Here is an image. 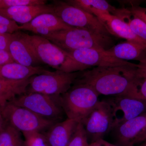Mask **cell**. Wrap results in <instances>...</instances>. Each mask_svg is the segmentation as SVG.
Returning <instances> with one entry per match:
<instances>
[{"mask_svg":"<svg viewBox=\"0 0 146 146\" xmlns=\"http://www.w3.org/2000/svg\"><path fill=\"white\" fill-rule=\"evenodd\" d=\"M135 66L95 67L79 72L74 83L88 85L99 95H127L136 98Z\"/></svg>","mask_w":146,"mask_h":146,"instance_id":"cell-1","label":"cell"},{"mask_svg":"<svg viewBox=\"0 0 146 146\" xmlns=\"http://www.w3.org/2000/svg\"><path fill=\"white\" fill-rule=\"evenodd\" d=\"M41 36L67 52L90 48L107 50L115 45L112 36L79 28L56 31Z\"/></svg>","mask_w":146,"mask_h":146,"instance_id":"cell-2","label":"cell"},{"mask_svg":"<svg viewBox=\"0 0 146 146\" xmlns=\"http://www.w3.org/2000/svg\"><path fill=\"white\" fill-rule=\"evenodd\" d=\"M99 96L86 84L74 83L60 96V103L68 118L82 123L99 101Z\"/></svg>","mask_w":146,"mask_h":146,"instance_id":"cell-3","label":"cell"},{"mask_svg":"<svg viewBox=\"0 0 146 146\" xmlns=\"http://www.w3.org/2000/svg\"><path fill=\"white\" fill-rule=\"evenodd\" d=\"M30 38L41 62L56 70L72 73L92 68L78 63L67 52L43 36L33 35Z\"/></svg>","mask_w":146,"mask_h":146,"instance_id":"cell-4","label":"cell"},{"mask_svg":"<svg viewBox=\"0 0 146 146\" xmlns=\"http://www.w3.org/2000/svg\"><path fill=\"white\" fill-rule=\"evenodd\" d=\"M79 72L67 73L46 70L29 79L26 93H36L53 96H60L67 92L73 85Z\"/></svg>","mask_w":146,"mask_h":146,"instance_id":"cell-5","label":"cell"},{"mask_svg":"<svg viewBox=\"0 0 146 146\" xmlns=\"http://www.w3.org/2000/svg\"><path fill=\"white\" fill-rule=\"evenodd\" d=\"M0 108L6 123L22 133L31 131L43 133L56 123L41 117L10 101L0 106Z\"/></svg>","mask_w":146,"mask_h":146,"instance_id":"cell-6","label":"cell"},{"mask_svg":"<svg viewBox=\"0 0 146 146\" xmlns=\"http://www.w3.org/2000/svg\"><path fill=\"white\" fill-rule=\"evenodd\" d=\"M60 96H53L36 93H26L13 98L10 101L25 108L47 120L59 122L63 110Z\"/></svg>","mask_w":146,"mask_h":146,"instance_id":"cell-7","label":"cell"},{"mask_svg":"<svg viewBox=\"0 0 146 146\" xmlns=\"http://www.w3.org/2000/svg\"><path fill=\"white\" fill-rule=\"evenodd\" d=\"M52 5L53 14L68 25L112 36L99 19L93 14L71 5L65 1H53Z\"/></svg>","mask_w":146,"mask_h":146,"instance_id":"cell-8","label":"cell"},{"mask_svg":"<svg viewBox=\"0 0 146 146\" xmlns=\"http://www.w3.org/2000/svg\"><path fill=\"white\" fill-rule=\"evenodd\" d=\"M82 123L90 143L103 139L112 130L114 123L112 109L108 101H99Z\"/></svg>","mask_w":146,"mask_h":146,"instance_id":"cell-9","label":"cell"},{"mask_svg":"<svg viewBox=\"0 0 146 146\" xmlns=\"http://www.w3.org/2000/svg\"><path fill=\"white\" fill-rule=\"evenodd\" d=\"M113 115V129L146 112V100L127 95L115 96L107 100Z\"/></svg>","mask_w":146,"mask_h":146,"instance_id":"cell-10","label":"cell"},{"mask_svg":"<svg viewBox=\"0 0 146 146\" xmlns=\"http://www.w3.org/2000/svg\"><path fill=\"white\" fill-rule=\"evenodd\" d=\"M8 52L14 62L27 67H36L42 63L30 35L21 31L11 34Z\"/></svg>","mask_w":146,"mask_h":146,"instance_id":"cell-11","label":"cell"},{"mask_svg":"<svg viewBox=\"0 0 146 146\" xmlns=\"http://www.w3.org/2000/svg\"><path fill=\"white\" fill-rule=\"evenodd\" d=\"M78 62L88 67H115L135 66L136 64L119 59L108 54L106 50L90 48L68 52Z\"/></svg>","mask_w":146,"mask_h":146,"instance_id":"cell-12","label":"cell"},{"mask_svg":"<svg viewBox=\"0 0 146 146\" xmlns=\"http://www.w3.org/2000/svg\"><path fill=\"white\" fill-rule=\"evenodd\" d=\"M90 13L97 17L112 36L126 39L146 48V40L135 34L127 24L108 12L93 9Z\"/></svg>","mask_w":146,"mask_h":146,"instance_id":"cell-13","label":"cell"},{"mask_svg":"<svg viewBox=\"0 0 146 146\" xmlns=\"http://www.w3.org/2000/svg\"><path fill=\"white\" fill-rule=\"evenodd\" d=\"M74 27L65 23L59 17L51 13H44L32 21L20 26V31L31 32L36 35L44 36L50 33Z\"/></svg>","mask_w":146,"mask_h":146,"instance_id":"cell-14","label":"cell"},{"mask_svg":"<svg viewBox=\"0 0 146 146\" xmlns=\"http://www.w3.org/2000/svg\"><path fill=\"white\" fill-rule=\"evenodd\" d=\"M146 127V112L114 128L119 146H134V142Z\"/></svg>","mask_w":146,"mask_h":146,"instance_id":"cell-15","label":"cell"},{"mask_svg":"<svg viewBox=\"0 0 146 146\" xmlns=\"http://www.w3.org/2000/svg\"><path fill=\"white\" fill-rule=\"evenodd\" d=\"M79 123L67 118L54 124L43 132L49 146H68Z\"/></svg>","mask_w":146,"mask_h":146,"instance_id":"cell-16","label":"cell"},{"mask_svg":"<svg viewBox=\"0 0 146 146\" xmlns=\"http://www.w3.org/2000/svg\"><path fill=\"white\" fill-rule=\"evenodd\" d=\"M53 13L52 4L22 6L0 9V15L16 23L27 24L44 13Z\"/></svg>","mask_w":146,"mask_h":146,"instance_id":"cell-17","label":"cell"},{"mask_svg":"<svg viewBox=\"0 0 146 146\" xmlns=\"http://www.w3.org/2000/svg\"><path fill=\"white\" fill-rule=\"evenodd\" d=\"M46 70L40 66L27 67L16 62L0 65V79L20 80L29 78Z\"/></svg>","mask_w":146,"mask_h":146,"instance_id":"cell-18","label":"cell"},{"mask_svg":"<svg viewBox=\"0 0 146 146\" xmlns=\"http://www.w3.org/2000/svg\"><path fill=\"white\" fill-rule=\"evenodd\" d=\"M146 50V48L141 45L127 41L114 45L106 51L110 55L127 61L138 60Z\"/></svg>","mask_w":146,"mask_h":146,"instance_id":"cell-19","label":"cell"},{"mask_svg":"<svg viewBox=\"0 0 146 146\" xmlns=\"http://www.w3.org/2000/svg\"><path fill=\"white\" fill-rule=\"evenodd\" d=\"M112 15L127 24L135 34L146 40V24L133 15L127 8H116Z\"/></svg>","mask_w":146,"mask_h":146,"instance_id":"cell-20","label":"cell"},{"mask_svg":"<svg viewBox=\"0 0 146 146\" xmlns=\"http://www.w3.org/2000/svg\"><path fill=\"white\" fill-rule=\"evenodd\" d=\"M65 1L89 13L91 10L96 9L112 14L116 8L104 0H69Z\"/></svg>","mask_w":146,"mask_h":146,"instance_id":"cell-21","label":"cell"},{"mask_svg":"<svg viewBox=\"0 0 146 146\" xmlns=\"http://www.w3.org/2000/svg\"><path fill=\"white\" fill-rule=\"evenodd\" d=\"M29 79L16 80L0 79V96H10L14 98L26 93Z\"/></svg>","mask_w":146,"mask_h":146,"instance_id":"cell-22","label":"cell"},{"mask_svg":"<svg viewBox=\"0 0 146 146\" xmlns=\"http://www.w3.org/2000/svg\"><path fill=\"white\" fill-rule=\"evenodd\" d=\"M0 146H25L21 132L7 123L0 131Z\"/></svg>","mask_w":146,"mask_h":146,"instance_id":"cell-23","label":"cell"},{"mask_svg":"<svg viewBox=\"0 0 146 146\" xmlns=\"http://www.w3.org/2000/svg\"><path fill=\"white\" fill-rule=\"evenodd\" d=\"M23 133L25 146H49L42 132L31 131Z\"/></svg>","mask_w":146,"mask_h":146,"instance_id":"cell-24","label":"cell"},{"mask_svg":"<svg viewBox=\"0 0 146 146\" xmlns=\"http://www.w3.org/2000/svg\"><path fill=\"white\" fill-rule=\"evenodd\" d=\"M89 144L83 125L79 123L67 146H89Z\"/></svg>","mask_w":146,"mask_h":146,"instance_id":"cell-25","label":"cell"},{"mask_svg":"<svg viewBox=\"0 0 146 146\" xmlns=\"http://www.w3.org/2000/svg\"><path fill=\"white\" fill-rule=\"evenodd\" d=\"M47 3L45 0H0V9L22 6L44 5Z\"/></svg>","mask_w":146,"mask_h":146,"instance_id":"cell-26","label":"cell"},{"mask_svg":"<svg viewBox=\"0 0 146 146\" xmlns=\"http://www.w3.org/2000/svg\"><path fill=\"white\" fill-rule=\"evenodd\" d=\"M134 70V76L136 79H146V50L137 60Z\"/></svg>","mask_w":146,"mask_h":146,"instance_id":"cell-27","label":"cell"},{"mask_svg":"<svg viewBox=\"0 0 146 146\" xmlns=\"http://www.w3.org/2000/svg\"><path fill=\"white\" fill-rule=\"evenodd\" d=\"M133 15L146 24V8L131 4L130 7H126Z\"/></svg>","mask_w":146,"mask_h":146,"instance_id":"cell-28","label":"cell"},{"mask_svg":"<svg viewBox=\"0 0 146 146\" xmlns=\"http://www.w3.org/2000/svg\"><path fill=\"white\" fill-rule=\"evenodd\" d=\"M135 83L138 97L146 100V79L135 78Z\"/></svg>","mask_w":146,"mask_h":146,"instance_id":"cell-29","label":"cell"},{"mask_svg":"<svg viewBox=\"0 0 146 146\" xmlns=\"http://www.w3.org/2000/svg\"><path fill=\"white\" fill-rule=\"evenodd\" d=\"M14 62L9 52L0 49V65Z\"/></svg>","mask_w":146,"mask_h":146,"instance_id":"cell-30","label":"cell"},{"mask_svg":"<svg viewBox=\"0 0 146 146\" xmlns=\"http://www.w3.org/2000/svg\"><path fill=\"white\" fill-rule=\"evenodd\" d=\"M11 34H0V49L8 52V45Z\"/></svg>","mask_w":146,"mask_h":146,"instance_id":"cell-31","label":"cell"},{"mask_svg":"<svg viewBox=\"0 0 146 146\" xmlns=\"http://www.w3.org/2000/svg\"><path fill=\"white\" fill-rule=\"evenodd\" d=\"M0 24L20 28V26L18 25L16 22L9 20L8 18H5L1 15H0Z\"/></svg>","mask_w":146,"mask_h":146,"instance_id":"cell-32","label":"cell"},{"mask_svg":"<svg viewBox=\"0 0 146 146\" xmlns=\"http://www.w3.org/2000/svg\"><path fill=\"white\" fill-rule=\"evenodd\" d=\"M146 141V127L136 138L134 142V145Z\"/></svg>","mask_w":146,"mask_h":146,"instance_id":"cell-33","label":"cell"},{"mask_svg":"<svg viewBox=\"0 0 146 146\" xmlns=\"http://www.w3.org/2000/svg\"><path fill=\"white\" fill-rule=\"evenodd\" d=\"M13 98V97L8 96H0V106L5 104L6 103Z\"/></svg>","mask_w":146,"mask_h":146,"instance_id":"cell-34","label":"cell"},{"mask_svg":"<svg viewBox=\"0 0 146 146\" xmlns=\"http://www.w3.org/2000/svg\"><path fill=\"white\" fill-rule=\"evenodd\" d=\"M97 142L98 143L100 146H119L117 145H115L114 144L110 143L103 139H100L97 141Z\"/></svg>","mask_w":146,"mask_h":146,"instance_id":"cell-35","label":"cell"},{"mask_svg":"<svg viewBox=\"0 0 146 146\" xmlns=\"http://www.w3.org/2000/svg\"><path fill=\"white\" fill-rule=\"evenodd\" d=\"M6 124L5 120L3 117L1 112V108H0V131L5 126Z\"/></svg>","mask_w":146,"mask_h":146,"instance_id":"cell-36","label":"cell"},{"mask_svg":"<svg viewBox=\"0 0 146 146\" xmlns=\"http://www.w3.org/2000/svg\"><path fill=\"white\" fill-rule=\"evenodd\" d=\"M89 146H100L99 145L98 143L96 141V142H93V143H89Z\"/></svg>","mask_w":146,"mask_h":146,"instance_id":"cell-37","label":"cell"},{"mask_svg":"<svg viewBox=\"0 0 146 146\" xmlns=\"http://www.w3.org/2000/svg\"><path fill=\"white\" fill-rule=\"evenodd\" d=\"M144 143L142 145V146H146V141H145V142H144Z\"/></svg>","mask_w":146,"mask_h":146,"instance_id":"cell-38","label":"cell"}]
</instances>
